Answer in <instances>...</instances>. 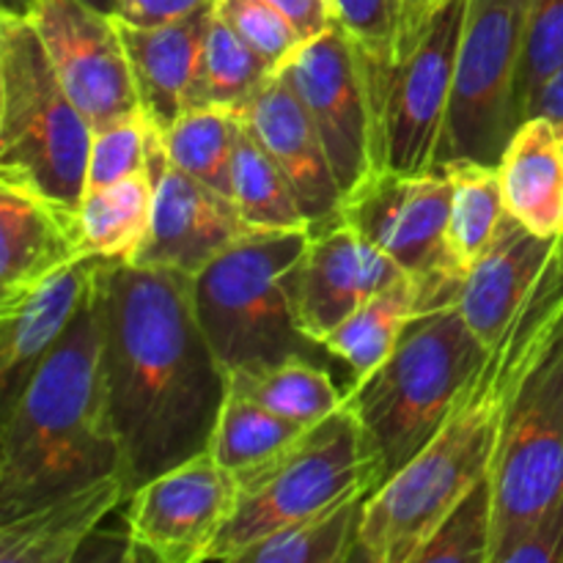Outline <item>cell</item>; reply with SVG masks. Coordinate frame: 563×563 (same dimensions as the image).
I'll list each match as a JSON object with an SVG mask.
<instances>
[{
	"label": "cell",
	"instance_id": "6da1fadb",
	"mask_svg": "<svg viewBox=\"0 0 563 563\" xmlns=\"http://www.w3.org/2000/svg\"><path fill=\"white\" fill-rule=\"evenodd\" d=\"M102 319L104 396L135 493L209 449L229 374L198 324L192 275L108 262Z\"/></svg>",
	"mask_w": 563,
	"mask_h": 563
},
{
	"label": "cell",
	"instance_id": "7a4b0ae2",
	"mask_svg": "<svg viewBox=\"0 0 563 563\" xmlns=\"http://www.w3.org/2000/svg\"><path fill=\"white\" fill-rule=\"evenodd\" d=\"M563 324V236L498 344L471 374L427 449L385 478L363 515L357 559L412 563L445 515L493 476L511 407Z\"/></svg>",
	"mask_w": 563,
	"mask_h": 563
},
{
	"label": "cell",
	"instance_id": "3957f363",
	"mask_svg": "<svg viewBox=\"0 0 563 563\" xmlns=\"http://www.w3.org/2000/svg\"><path fill=\"white\" fill-rule=\"evenodd\" d=\"M104 269V267H102ZM102 273L64 339L0 412V520L124 473L102 374Z\"/></svg>",
	"mask_w": 563,
	"mask_h": 563
},
{
	"label": "cell",
	"instance_id": "277c9868",
	"mask_svg": "<svg viewBox=\"0 0 563 563\" xmlns=\"http://www.w3.org/2000/svg\"><path fill=\"white\" fill-rule=\"evenodd\" d=\"M91 135L36 27L0 11V181L80 209Z\"/></svg>",
	"mask_w": 563,
	"mask_h": 563
},
{
	"label": "cell",
	"instance_id": "5b68a950",
	"mask_svg": "<svg viewBox=\"0 0 563 563\" xmlns=\"http://www.w3.org/2000/svg\"><path fill=\"white\" fill-rule=\"evenodd\" d=\"M311 231H264L192 275V308L225 374L245 366L330 355L297 328L295 269Z\"/></svg>",
	"mask_w": 563,
	"mask_h": 563
},
{
	"label": "cell",
	"instance_id": "8992f818",
	"mask_svg": "<svg viewBox=\"0 0 563 563\" xmlns=\"http://www.w3.org/2000/svg\"><path fill=\"white\" fill-rule=\"evenodd\" d=\"M487 352L451 302L412 319L383 366L352 383L346 401L383 456L385 478L427 449Z\"/></svg>",
	"mask_w": 563,
	"mask_h": 563
},
{
	"label": "cell",
	"instance_id": "52a82bcc",
	"mask_svg": "<svg viewBox=\"0 0 563 563\" xmlns=\"http://www.w3.org/2000/svg\"><path fill=\"white\" fill-rule=\"evenodd\" d=\"M385 465L355 407L344 405L297 434L262 465L236 476V504L209 561H236L269 533L335 504L355 489H377Z\"/></svg>",
	"mask_w": 563,
	"mask_h": 563
},
{
	"label": "cell",
	"instance_id": "ba28073f",
	"mask_svg": "<svg viewBox=\"0 0 563 563\" xmlns=\"http://www.w3.org/2000/svg\"><path fill=\"white\" fill-rule=\"evenodd\" d=\"M531 0H467L454 88L438 165L476 159L498 165L520 130V66Z\"/></svg>",
	"mask_w": 563,
	"mask_h": 563
},
{
	"label": "cell",
	"instance_id": "9c48e42d",
	"mask_svg": "<svg viewBox=\"0 0 563 563\" xmlns=\"http://www.w3.org/2000/svg\"><path fill=\"white\" fill-rule=\"evenodd\" d=\"M451 179L440 165L423 174L379 170L344 198L341 220L416 280L421 313L460 302L465 273L449 247Z\"/></svg>",
	"mask_w": 563,
	"mask_h": 563
},
{
	"label": "cell",
	"instance_id": "30bf717a",
	"mask_svg": "<svg viewBox=\"0 0 563 563\" xmlns=\"http://www.w3.org/2000/svg\"><path fill=\"white\" fill-rule=\"evenodd\" d=\"M465 16L467 0H445L374 86L383 170L423 174L438 165Z\"/></svg>",
	"mask_w": 563,
	"mask_h": 563
},
{
	"label": "cell",
	"instance_id": "8fae6325",
	"mask_svg": "<svg viewBox=\"0 0 563 563\" xmlns=\"http://www.w3.org/2000/svg\"><path fill=\"white\" fill-rule=\"evenodd\" d=\"M284 71L322 135L341 196H352L383 170L379 110L366 58L335 22L302 42Z\"/></svg>",
	"mask_w": 563,
	"mask_h": 563
},
{
	"label": "cell",
	"instance_id": "7c38bea8",
	"mask_svg": "<svg viewBox=\"0 0 563 563\" xmlns=\"http://www.w3.org/2000/svg\"><path fill=\"white\" fill-rule=\"evenodd\" d=\"M489 478L495 563L500 550L563 495V324L511 407Z\"/></svg>",
	"mask_w": 563,
	"mask_h": 563
},
{
	"label": "cell",
	"instance_id": "4fadbf2b",
	"mask_svg": "<svg viewBox=\"0 0 563 563\" xmlns=\"http://www.w3.org/2000/svg\"><path fill=\"white\" fill-rule=\"evenodd\" d=\"M236 504V476L209 451L148 478L126 498L132 561H209Z\"/></svg>",
	"mask_w": 563,
	"mask_h": 563
},
{
	"label": "cell",
	"instance_id": "5bb4252c",
	"mask_svg": "<svg viewBox=\"0 0 563 563\" xmlns=\"http://www.w3.org/2000/svg\"><path fill=\"white\" fill-rule=\"evenodd\" d=\"M146 170L154 185V203L148 234L132 258L137 267L198 275L236 242L264 234L247 225L229 196L176 168L165 152L163 132L148 121Z\"/></svg>",
	"mask_w": 563,
	"mask_h": 563
},
{
	"label": "cell",
	"instance_id": "9a60e30c",
	"mask_svg": "<svg viewBox=\"0 0 563 563\" xmlns=\"http://www.w3.org/2000/svg\"><path fill=\"white\" fill-rule=\"evenodd\" d=\"M22 16L36 27L60 82L93 130L141 113L115 16L82 0H31Z\"/></svg>",
	"mask_w": 563,
	"mask_h": 563
},
{
	"label": "cell",
	"instance_id": "2e32d148",
	"mask_svg": "<svg viewBox=\"0 0 563 563\" xmlns=\"http://www.w3.org/2000/svg\"><path fill=\"white\" fill-rule=\"evenodd\" d=\"M401 269L346 220L311 231L295 269L297 328L324 346V339L377 291L401 278Z\"/></svg>",
	"mask_w": 563,
	"mask_h": 563
},
{
	"label": "cell",
	"instance_id": "e0dca14e",
	"mask_svg": "<svg viewBox=\"0 0 563 563\" xmlns=\"http://www.w3.org/2000/svg\"><path fill=\"white\" fill-rule=\"evenodd\" d=\"M240 119L284 170L308 229L319 231L339 223L344 196L330 168L322 135L284 69L269 77Z\"/></svg>",
	"mask_w": 563,
	"mask_h": 563
},
{
	"label": "cell",
	"instance_id": "ac0fdd59",
	"mask_svg": "<svg viewBox=\"0 0 563 563\" xmlns=\"http://www.w3.org/2000/svg\"><path fill=\"white\" fill-rule=\"evenodd\" d=\"M104 264L88 253L14 300L0 302V412L14 405L38 363L64 339Z\"/></svg>",
	"mask_w": 563,
	"mask_h": 563
},
{
	"label": "cell",
	"instance_id": "d6986e66",
	"mask_svg": "<svg viewBox=\"0 0 563 563\" xmlns=\"http://www.w3.org/2000/svg\"><path fill=\"white\" fill-rule=\"evenodd\" d=\"M209 16L212 0L157 25H135L115 16L141 113L159 132L192 108Z\"/></svg>",
	"mask_w": 563,
	"mask_h": 563
},
{
	"label": "cell",
	"instance_id": "ffe728a7",
	"mask_svg": "<svg viewBox=\"0 0 563 563\" xmlns=\"http://www.w3.org/2000/svg\"><path fill=\"white\" fill-rule=\"evenodd\" d=\"M88 256L80 209L0 181V302Z\"/></svg>",
	"mask_w": 563,
	"mask_h": 563
},
{
	"label": "cell",
	"instance_id": "44dd1931",
	"mask_svg": "<svg viewBox=\"0 0 563 563\" xmlns=\"http://www.w3.org/2000/svg\"><path fill=\"white\" fill-rule=\"evenodd\" d=\"M559 240H544L517 218L506 214L493 245L467 269L460 291V308L465 322L487 350L498 344L515 313L542 278Z\"/></svg>",
	"mask_w": 563,
	"mask_h": 563
},
{
	"label": "cell",
	"instance_id": "7402d4cb",
	"mask_svg": "<svg viewBox=\"0 0 563 563\" xmlns=\"http://www.w3.org/2000/svg\"><path fill=\"white\" fill-rule=\"evenodd\" d=\"M132 495L124 473L53 495L0 520V563L77 561L99 522Z\"/></svg>",
	"mask_w": 563,
	"mask_h": 563
},
{
	"label": "cell",
	"instance_id": "603a6c76",
	"mask_svg": "<svg viewBox=\"0 0 563 563\" xmlns=\"http://www.w3.org/2000/svg\"><path fill=\"white\" fill-rule=\"evenodd\" d=\"M506 209L544 240L563 236V130L544 115L520 124L498 163Z\"/></svg>",
	"mask_w": 563,
	"mask_h": 563
},
{
	"label": "cell",
	"instance_id": "cb8c5ba5",
	"mask_svg": "<svg viewBox=\"0 0 563 563\" xmlns=\"http://www.w3.org/2000/svg\"><path fill=\"white\" fill-rule=\"evenodd\" d=\"M372 489H355L335 504L269 533L236 563H346L357 559L363 515Z\"/></svg>",
	"mask_w": 563,
	"mask_h": 563
},
{
	"label": "cell",
	"instance_id": "d4e9b609",
	"mask_svg": "<svg viewBox=\"0 0 563 563\" xmlns=\"http://www.w3.org/2000/svg\"><path fill=\"white\" fill-rule=\"evenodd\" d=\"M416 317H421V291L410 275H401L346 317L324 339V350L352 368V383H361L383 366Z\"/></svg>",
	"mask_w": 563,
	"mask_h": 563
},
{
	"label": "cell",
	"instance_id": "484cf974",
	"mask_svg": "<svg viewBox=\"0 0 563 563\" xmlns=\"http://www.w3.org/2000/svg\"><path fill=\"white\" fill-rule=\"evenodd\" d=\"M229 390H236L306 429L333 416L346 399V394L335 388L333 377L308 357L234 368L229 372Z\"/></svg>",
	"mask_w": 563,
	"mask_h": 563
},
{
	"label": "cell",
	"instance_id": "4316f807",
	"mask_svg": "<svg viewBox=\"0 0 563 563\" xmlns=\"http://www.w3.org/2000/svg\"><path fill=\"white\" fill-rule=\"evenodd\" d=\"M440 168L451 179V256L467 275V269L493 245L495 234L509 214L498 165L476 163V159H451V163H440Z\"/></svg>",
	"mask_w": 563,
	"mask_h": 563
},
{
	"label": "cell",
	"instance_id": "83f0119b",
	"mask_svg": "<svg viewBox=\"0 0 563 563\" xmlns=\"http://www.w3.org/2000/svg\"><path fill=\"white\" fill-rule=\"evenodd\" d=\"M154 185L148 170L86 192L80 203L86 247L91 256L132 264L152 225Z\"/></svg>",
	"mask_w": 563,
	"mask_h": 563
},
{
	"label": "cell",
	"instance_id": "f1b7e54d",
	"mask_svg": "<svg viewBox=\"0 0 563 563\" xmlns=\"http://www.w3.org/2000/svg\"><path fill=\"white\" fill-rule=\"evenodd\" d=\"M275 71L280 69H275L267 58H262L218 14L212 0V16H209L207 42H203V60L190 110L218 108L240 115L251 104V99L267 86Z\"/></svg>",
	"mask_w": 563,
	"mask_h": 563
},
{
	"label": "cell",
	"instance_id": "f546056e",
	"mask_svg": "<svg viewBox=\"0 0 563 563\" xmlns=\"http://www.w3.org/2000/svg\"><path fill=\"white\" fill-rule=\"evenodd\" d=\"M231 198L247 225L256 231L308 229V220L297 203L295 190L284 170L275 165L267 148L236 115L234 165H231ZM311 231V229H308Z\"/></svg>",
	"mask_w": 563,
	"mask_h": 563
},
{
	"label": "cell",
	"instance_id": "4dcf8cb0",
	"mask_svg": "<svg viewBox=\"0 0 563 563\" xmlns=\"http://www.w3.org/2000/svg\"><path fill=\"white\" fill-rule=\"evenodd\" d=\"M302 432L306 427L300 423L275 416L258 401L229 390L207 451L234 476H240L278 454Z\"/></svg>",
	"mask_w": 563,
	"mask_h": 563
},
{
	"label": "cell",
	"instance_id": "1f68e13d",
	"mask_svg": "<svg viewBox=\"0 0 563 563\" xmlns=\"http://www.w3.org/2000/svg\"><path fill=\"white\" fill-rule=\"evenodd\" d=\"M234 132L236 115L229 110H187L163 132L165 152L176 168L231 198Z\"/></svg>",
	"mask_w": 563,
	"mask_h": 563
},
{
	"label": "cell",
	"instance_id": "d6a6232c",
	"mask_svg": "<svg viewBox=\"0 0 563 563\" xmlns=\"http://www.w3.org/2000/svg\"><path fill=\"white\" fill-rule=\"evenodd\" d=\"M493 478H484L440 520L412 563H493Z\"/></svg>",
	"mask_w": 563,
	"mask_h": 563
},
{
	"label": "cell",
	"instance_id": "836d02e7",
	"mask_svg": "<svg viewBox=\"0 0 563 563\" xmlns=\"http://www.w3.org/2000/svg\"><path fill=\"white\" fill-rule=\"evenodd\" d=\"M333 9L335 20L355 38L377 86L383 71L396 60L401 0H333Z\"/></svg>",
	"mask_w": 563,
	"mask_h": 563
},
{
	"label": "cell",
	"instance_id": "e575fe53",
	"mask_svg": "<svg viewBox=\"0 0 563 563\" xmlns=\"http://www.w3.org/2000/svg\"><path fill=\"white\" fill-rule=\"evenodd\" d=\"M146 170V119L132 113L113 124L97 126L88 154L86 192L102 190L113 181Z\"/></svg>",
	"mask_w": 563,
	"mask_h": 563
},
{
	"label": "cell",
	"instance_id": "d590c367",
	"mask_svg": "<svg viewBox=\"0 0 563 563\" xmlns=\"http://www.w3.org/2000/svg\"><path fill=\"white\" fill-rule=\"evenodd\" d=\"M563 60V0H531L520 66V113Z\"/></svg>",
	"mask_w": 563,
	"mask_h": 563
},
{
	"label": "cell",
	"instance_id": "8d00e7d4",
	"mask_svg": "<svg viewBox=\"0 0 563 563\" xmlns=\"http://www.w3.org/2000/svg\"><path fill=\"white\" fill-rule=\"evenodd\" d=\"M214 9L275 69H284L302 47L297 27L267 0H214Z\"/></svg>",
	"mask_w": 563,
	"mask_h": 563
},
{
	"label": "cell",
	"instance_id": "74e56055",
	"mask_svg": "<svg viewBox=\"0 0 563 563\" xmlns=\"http://www.w3.org/2000/svg\"><path fill=\"white\" fill-rule=\"evenodd\" d=\"M495 563H563V495L522 528Z\"/></svg>",
	"mask_w": 563,
	"mask_h": 563
},
{
	"label": "cell",
	"instance_id": "f35d334b",
	"mask_svg": "<svg viewBox=\"0 0 563 563\" xmlns=\"http://www.w3.org/2000/svg\"><path fill=\"white\" fill-rule=\"evenodd\" d=\"M267 3H273L297 27L302 42H311L339 22L333 0H267Z\"/></svg>",
	"mask_w": 563,
	"mask_h": 563
},
{
	"label": "cell",
	"instance_id": "ab89813d",
	"mask_svg": "<svg viewBox=\"0 0 563 563\" xmlns=\"http://www.w3.org/2000/svg\"><path fill=\"white\" fill-rule=\"evenodd\" d=\"M209 0H121L119 16L135 25H157V22L176 20L181 14H190L198 5Z\"/></svg>",
	"mask_w": 563,
	"mask_h": 563
},
{
	"label": "cell",
	"instance_id": "60d3db41",
	"mask_svg": "<svg viewBox=\"0 0 563 563\" xmlns=\"http://www.w3.org/2000/svg\"><path fill=\"white\" fill-rule=\"evenodd\" d=\"M531 115H544V119H550L563 130V60L528 104L526 119H531Z\"/></svg>",
	"mask_w": 563,
	"mask_h": 563
},
{
	"label": "cell",
	"instance_id": "b9f144b4",
	"mask_svg": "<svg viewBox=\"0 0 563 563\" xmlns=\"http://www.w3.org/2000/svg\"><path fill=\"white\" fill-rule=\"evenodd\" d=\"M445 0H401V22H399V47L410 42L418 31H421L423 22L434 14V11L443 5ZM396 47V53H399Z\"/></svg>",
	"mask_w": 563,
	"mask_h": 563
},
{
	"label": "cell",
	"instance_id": "7bdbcfd3",
	"mask_svg": "<svg viewBox=\"0 0 563 563\" xmlns=\"http://www.w3.org/2000/svg\"><path fill=\"white\" fill-rule=\"evenodd\" d=\"M82 3H88L91 9L102 11V14H108V16H119V11H121V0H82Z\"/></svg>",
	"mask_w": 563,
	"mask_h": 563
}]
</instances>
